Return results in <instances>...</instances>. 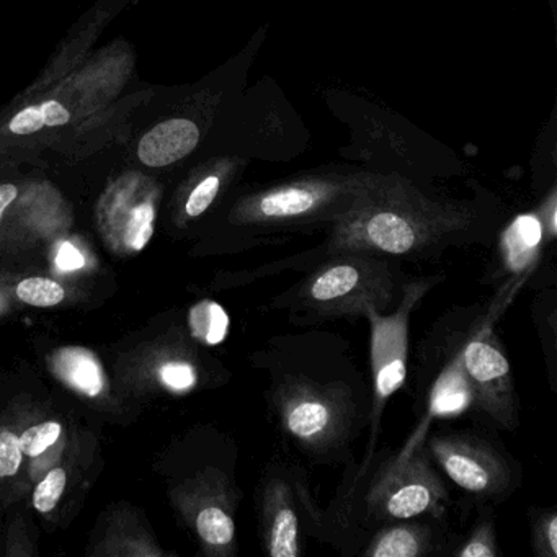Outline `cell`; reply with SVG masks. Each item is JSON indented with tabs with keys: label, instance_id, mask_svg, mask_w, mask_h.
I'll list each match as a JSON object with an SVG mask.
<instances>
[{
	"label": "cell",
	"instance_id": "obj_3",
	"mask_svg": "<svg viewBox=\"0 0 557 557\" xmlns=\"http://www.w3.org/2000/svg\"><path fill=\"white\" fill-rule=\"evenodd\" d=\"M448 488L425 443L407 458L374 451L360 465L347 462L331 507L319 513L315 540L344 556H360L371 534L386 524L416 518H443Z\"/></svg>",
	"mask_w": 557,
	"mask_h": 557
},
{
	"label": "cell",
	"instance_id": "obj_24",
	"mask_svg": "<svg viewBox=\"0 0 557 557\" xmlns=\"http://www.w3.org/2000/svg\"><path fill=\"white\" fill-rule=\"evenodd\" d=\"M66 472L64 469H53L44 481L38 484L37 491L34 495L35 508L41 513L53 510L63 495L64 487H66Z\"/></svg>",
	"mask_w": 557,
	"mask_h": 557
},
{
	"label": "cell",
	"instance_id": "obj_26",
	"mask_svg": "<svg viewBox=\"0 0 557 557\" xmlns=\"http://www.w3.org/2000/svg\"><path fill=\"white\" fill-rule=\"evenodd\" d=\"M541 226H543L544 244H550L557 236V221H556V191H550L549 198L546 203L537 211Z\"/></svg>",
	"mask_w": 557,
	"mask_h": 557
},
{
	"label": "cell",
	"instance_id": "obj_9",
	"mask_svg": "<svg viewBox=\"0 0 557 557\" xmlns=\"http://www.w3.org/2000/svg\"><path fill=\"white\" fill-rule=\"evenodd\" d=\"M425 448L459 491L479 500L497 504L520 485V466L479 433H435Z\"/></svg>",
	"mask_w": 557,
	"mask_h": 557
},
{
	"label": "cell",
	"instance_id": "obj_8",
	"mask_svg": "<svg viewBox=\"0 0 557 557\" xmlns=\"http://www.w3.org/2000/svg\"><path fill=\"white\" fill-rule=\"evenodd\" d=\"M487 311L469 324L459 347L462 371L472 393V412L494 429L513 432L520 423V400L510 361Z\"/></svg>",
	"mask_w": 557,
	"mask_h": 557
},
{
	"label": "cell",
	"instance_id": "obj_16",
	"mask_svg": "<svg viewBox=\"0 0 557 557\" xmlns=\"http://www.w3.org/2000/svg\"><path fill=\"white\" fill-rule=\"evenodd\" d=\"M70 120V110L63 103L47 100L40 106L28 107V109L18 112L11 120L9 128L15 135H32V133L41 132L45 128L66 125Z\"/></svg>",
	"mask_w": 557,
	"mask_h": 557
},
{
	"label": "cell",
	"instance_id": "obj_11",
	"mask_svg": "<svg viewBox=\"0 0 557 557\" xmlns=\"http://www.w3.org/2000/svg\"><path fill=\"white\" fill-rule=\"evenodd\" d=\"M544 246L543 226L536 213L515 218L498 243L500 272L508 276L504 286L517 293L540 262Z\"/></svg>",
	"mask_w": 557,
	"mask_h": 557
},
{
	"label": "cell",
	"instance_id": "obj_5",
	"mask_svg": "<svg viewBox=\"0 0 557 557\" xmlns=\"http://www.w3.org/2000/svg\"><path fill=\"white\" fill-rule=\"evenodd\" d=\"M363 174V172H361ZM361 174L309 175L276 187L253 191L234 205L230 223L250 236V249L265 234L308 230L337 223L354 205Z\"/></svg>",
	"mask_w": 557,
	"mask_h": 557
},
{
	"label": "cell",
	"instance_id": "obj_12",
	"mask_svg": "<svg viewBox=\"0 0 557 557\" xmlns=\"http://www.w3.org/2000/svg\"><path fill=\"white\" fill-rule=\"evenodd\" d=\"M200 141V129L187 119L168 120L143 136L139 161L148 168H165L187 158Z\"/></svg>",
	"mask_w": 557,
	"mask_h": 557
},
{
	"label": "cell",
	"instance_id": "obj_19",
	"mask_svg": "<svg viewBox=\"0 0 557 557\" xmlns=\"http://www.w3.org/2000/svg\"><path fill=\"white\" fill-rule=\"evenodd\" d=\"M531 547L537 557H557V511L554 508L533 511Z\"/></svg>",
	"mask_w": 557,
	"mask_h": 557
},
{
	"label": "cell",
	"instance_id": "obj_1",
	"mask_svg": "<svg viewBox=\"0 0 557 557\" xmlns=\"http://www.w3.org/2000/svg\"><path fill=\"white\" fill-rule=\"evenodd\" d=\"M250 363L265 373V403L280 436L315 465H347L373 404L348 341L319 331L275 335Z\"/></svg>",
	"mask_w": 557,
	"mask_h": 557
},
{
	"label": "cell",
	"instance_id": "obj_23",
	"mask_svg": "<svg viewBox=\"0 0 557 557\" xmlns=\"http://www.w3.org/2000/svg\"><path fill=\"white\" fill-rule=\"evenodd\" d=\"M162 383L171 391L185 393L198 384V371L190 361H168L159 368Z\"/></svg>",
	"mask_w": 557,
	"mask_h": 557
},
{
	"label": "cell",
	"instance_id": "obj_25",
	"mask_svg": "<svg viewBox=\"0 0 557 557\" xmlns=\"http://www.w3.org/2000/svg\"><path fill=\"white\" fill-rule=\"evenodd\" d=\"M21 442L11 432H0V478L14 475L22 462Z\"/></svg>",
	"mask_w": 557,
	"mask_h": 557
},
{
	"label": "cell",
	"instance_id": "obj_22",
	"mask_svg": "<svg viewBox=\"0 0 557 557\" xmlns=\"http://www.w3.org/2000/svg\"><path fill=\"white\" fill-rule=\"evenodd\" d=\"M61 425L57 422H45L41 425L32 426L25 430L24 435L18 438L22 453L32 458L44 455L50 446L60 440Z\"/></svg>",
	"mask_w": 557,
	"mask_h": 557
},
{
	"label": "cell",
	"instance_id": "obj_18",
	"mask_svg": "<svg viewBox=\"0 0 557 557\" xmlns=\"http://www.w3.org/2000/svg\"><path fill=\"white\" fill-rule=\"evenodd\" d=\"M156 210L151 201H139L122 227V243L129 250H143L154 234Z\"/></svg>",
	"mask_w": 557,
	"mask_h": 557
},
{
	"label": "cell",
	"instance_id": "obj_15",
	"mask_svg": "<svg viewBox=\"0 0 557 557\" xmlns=\"http://www.w3.org/2000/svg\"><path fill=\"white\" fill-rule=\"evenodd\" d=\"M188 327L197 341L207 345H218L227 337L230 315L224 311L223 306L205 299L190 309Z\"/></svg>",
	"mask_w": 557,
	"mask_h": 557
},
{
	"label": "cell",
	"instance_id": "obj_7",
	"mask_svg": "<svg viewBox=\"0 0 557 557\" xmlns=\"http://www.w3.org/2000/svg\"><path fill=\"white\" fill-rule=\"evenodd\" d=\"M259 536L269 557H301L305 536L314 537L321 508L302 469L270 462L256 488Z\"/></svg>",
	"mask_w": 557,
	"mask_h": 557
},
{
	"label": "cell",
	"instance_id": "obj_10",
	"mask_svg": "<svg viewBox=\"0 0 557 557\" xmlns=\"http://www.w3.org/2000/svg\"><path fill=\"white\" fill-rule=\"evenodd\" d=\"M455 537L440 518H416L386 524L371 534L361 549L363 557H426L445 554Z\"/></svg>",
	"mask_w": 557,
	"mask_h": 557
},
{
	"label": "cell",
	"instance_id": "obj_21",
	"mask_svg": "<svg viewBox=\"0 0 557 557\" xmlns=\"http://www.w3.org/2000/svg\"><path fill=\"white\" fill-rule=\"evenodd\" d=\"M224 177L226 172H213V174L205 175L194 190L188 195L187 201H185V214L188 218H198L214 203L218 195H220L221 188H223Z\"/></svg>",
	"mask_w": 557,
	"mask_h": 557
},
{
	"label": "cell",
	"instance_id": "obj_13",
	"mask_svg": "<svg viewBox=\"0 0 557 557\" xmlns=\"http://www.w3.org/2000/svg\"><path fill=\"white\" fill-rule=\"evenodd\" d=\"M51 367L63 383L86 396H99L106 387L102 367L96 355L86 348H61L54 354Z\"/></svg>",
	"mask_w": 557,
	"mask_h": 557
},
{
	"label": "cell",
	"instance_id": "obj_2",
	"mask_svg": "<svg viewBox=\"0 0 557 557\" xmlns=\"http://www.w3.org/2000/svg\"><path fill=\"white\" fill-rule=\"evenodd\" d=\"M487 231L478 208L435 201L397 175L361 174L350 210L331 226L319 256L367 252L394 260H432L479 243Z\"/></svg>",
	"mask_w": 557,
	"mask_h": 557
},
{
	"label": "cell",
	"instance_id": "obj_14",
	"mask_svg": "<svg viewBox=\"0 0 557 557\" xmlns=\"http://www.w3.org/2000/svg\"><path fill=\"white\" fill-rule=\"evenodd\" d=\"M534 322H536L537 334L543 344L544 357H546L547 373H549L550 386H556V335H557V306L556 289L550 288L540 293L533 305Z\"/></svg>",
	"mask_w": 557,
	"mask_h": 557
},
{
	"label": "cell",
	"instance_id": "obj_27",
	"mask_svg": "<svg viewBox=\"0 0 557 557\" xmlns=\"http://www.w3.org/2000/svg\"><path fill=\"white\" fill-rule=\"evenodd\" d=\"M57 265L61 272H74V270L83 269V253L73 244L64 243L58 250Z\"/></svg>",
	"mask_w": 557,
	"mask_h": 557
},
{
	"label": "cell",
	"instance_id": "obj_4",
	"mask_svg": "<svg viewBox=\"0 0 557 557\" xmlns=\"http://www.w3.org/2000/svg\"><path fill=\"white\" fill-rule=\"evenodd\" d=\"M406 276L397 260L367 252H337L273 301L298 325L364 318L368 309L389 312L399 302Z\"/></svg>",
	"mask_w": 557,
	"mask_h": 557
},
{
	"label": "cell",
	"instance_id": "obj_17",
	"mask_svg": "<svg viewBox=\"0 0 557 557\" xmlns=\"http://www.w3.org/2000/svg\"><path fill=\"white\" fill-rule=\"evenodd\" d=\"M453 556L456 557H500L498 549L497 531H495L494 515L491 510L484 513L475 521L472 533L469 534L465 543L459 544Z\"/></svg>",
	"mask_w": 557,
	"mask_h": 557
},
{
	"label": "cell",
	"instance_id": "obj_20",
	"mask_svg": "<svg viewBox=\"0 0 557 557\" xmlns=\"http://www.w3.org/2000/svg\"><path fill=\"white\" fill-rule=\"evenodd\" d=\"M17 296L27 305L48 308V306L60 305L66 293H64L63 286L53 280L27 278L18 283Z\"/></svg>",
	"mask_w": 557,
	"mask_h": 557
},
{
	"label": "cell",
	"instance_id": "obj_28",
	"mask_svg": "<svg viewBox=\"0 0 557 557\" xmlns=\"http://www.w3.org/2000/svg\"><path fill=\"white\" fill-rule=\"evenodd\" d=\"M18 190L15 185L2 184L0 185V218L4 214V211L14 203L17 198Z\"/></svg>",
	"mask_w": 557,
	"mask_h": 557
},
{
	"label": "cell",
	"instance_id": "obj_6",
	"mask_svg": "<svg viewBox=\"0 0 557 557\" xmlns=\"http://www.w3.org/2000/svg\"><path fill=\"white\" fill-rule=\"evenodd\" d=\"M445 275L416 276L406 280L399 302L394 311L380 312L368 309L364 319L370 324L371 404L370 438L367 456L376 451L381 419L391 397L403 389L409 363L410 319L419 302L445 280Z\"/></svg>",
	"mask_w": 557,
	"mask_h": 557
}]
</instances>
